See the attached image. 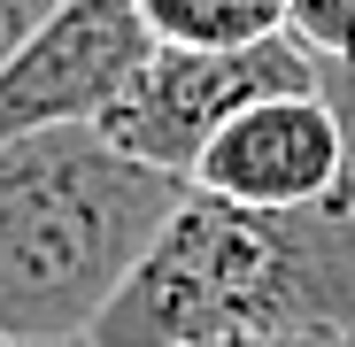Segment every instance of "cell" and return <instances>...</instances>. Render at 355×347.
<instances>
[{"mask_svg":"<svg viewBox=\"0 0 355 347\" xmlns=\"http://www.w3.org/2000/svg\"><path fill=\"white\" fill-rule=\"evenodd\" d=\"M355 339V201L248 208L186 193L139 278L93 324V347H216V339Z\"/></svg>","mask_w":355,"mask_h":347,"instance_id":"obj_1","label":"cell"},{"mask_svg":"<svg viewBox=\"0 0 355 347\" xmlns=\"http://www.w3.org/2000/svg\"><path fill=\"white\" fill-rule=\"evenodd\" d=\"M186 193V178L132 162L101 132L0 139V339H93V324L139 278Z\"/></svg>","mask_w":355,"mask_h":347,"instance_id":"obj_2","label":"cell"},{"mask_svg":"<svg viewBox=\"0 0 355 347\" xmlns=\"http://www.w3.org/2000/svg\"><path fill=\"white\" fill-rule=\"evenodd\" d=\"M286 93H317V46L302 31H278L263 46H162L139 70V85L101 116V139L162 170V178L193 186L201 154L248 108L286 100Z\"/></svg>","mask_w":355,"mask_h":347,"instance_id":"obj_3","label":"cell"},{"mask_svg":"<svg viewBox=\"0 0 355 347\" xmlns=\"http://www.w3.org/2000/svg\"><path fill=\"white\" fill-rule=\"evenodd\" d=\"M162 54L139 0H70L8 70H0V139L24 132H101V116Z\"/></svg>","mask_w":355,"mask_h":347,"instance_id":"obj_4","label":"cell"},{"mask_svg":"<svg viewBox=\"0 0 355 347\" xmlns=\"http://www.w3.org/2000/svg\"><path fill=\"white\" fill-rule=\"evenodd\" d=\"M201 193L224 201H248V208H309L347 193V139H340V116L324 108V93H286L263 100L232 124L201 170H193Z\"/></svg>","mask_w":355,"mask_h":347,"instance_id":"obj_5","label":"cell"},{"mask_svg":"<svg viewBox=\"0 0 355 347\" xmlns=\"http://www.w3.org/2000/svg\"><path fill=\"white\" fill-rule=\"evenodd\" d=\"M162 46H263L293 31V0H139Z\"/></svg>","mask_w":355,"mask_h":347,"instance_id":"obj_6","label":"cell"},{"mask_svg":"<svg viewBox=\"0 0 355 347\" xmlns=\"http://www.w3.org/2000/svg\"><path fill=\"white\" fill-rule=\"evenodd\" d=\"M293 31L317 54H355V0H293Z\"/></svg>","mask_w":355,"mask_h":347,"instance_id":"obj_7","label":"cell"},{"mask_svg":"<svg viewBox=\"0 0 355 347\" xmlns=\"http://www.w3.org/2000/svg\"><path fill=\"white\" fill-rule=\"evenodd\" d=\"M317 93L340 116V139H347V201H355V54H317Z\"/></svg>","mask_w":355,"mask_h":347,"instance_id":"obj_8","label":"cell"},{"mask_svg":"<svg viewBox=\"0 0 355 347\" xmlns=\"http://www.w3.org/2000/svg\"><path fill=\"white\" fill-rule=\"evenodd\" d=\"M70 8V0H0V70H8L16 62V54L54 24V16H62Z\"/></svg>","mask_w":355,"mask_h":347,"instance_id":"obj_9","label":"cell"},{"mask_svg":"<svg viewBox=\"0 0 355 347\" xmlns=\"http://www.w3.org/2000/svg\"><path fill=\"white\" fill-rule=\"evenodd\" d=\"M216 347H355V339H324V332H286V339H216Z\"/></svg>","mask_w":355,"mask_h":347,"instance_id":"obj_10","label":"cell"},{"mask_svg":"<svg viewBox=\"0 0 355 347\" xmlns=\"http://www.w3.org/2000/svg\"><path fill=\"white\" fill-rule=\"evenodd\" d=\"M0 347H8V339H0ZM70 347H93V339H70Z\"/></svg>","mask_w":355,"mask_h":347,"instance_id":"obj_11","label":"cell"}]
</instances>
